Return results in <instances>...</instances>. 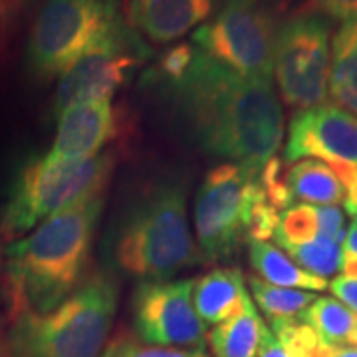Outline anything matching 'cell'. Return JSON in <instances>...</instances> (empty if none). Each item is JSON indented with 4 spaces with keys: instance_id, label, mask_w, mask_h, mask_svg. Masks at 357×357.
<instances>
[{
    "instance_id": "22",
    "label": "cell",
    "mask_w": 357,
    "mask_h": 357,
    "mask_svg": "<svg viewBox=\"0 0 357 357\" xmlns=\"http://www.w3.org/2000/svg\"><path fill=\"white\" fill-rule=\"evenodd\" d=\"M278 246L286 250V255L290 256L298 266L319 278H328L342 268V256H344L342 244L328 241V238L318 236L304 244L278 243Z\"/></svg>"
},
{
    "instance_id": "29",
    "label": "cell",
    "mask_w": 357,
    "mask_h": 357,
    "mask_svg": "<svg viewBox=\"0 0 357 357\" xmlns=\"http://www.w3.org/2000/svg\"><path fill=\"white\" fill-rule=\"evenodd\" d=\"M332 294L351 312L357 314V278H347V276H337L330 282L328 286Z\"/></svg>"
},
{
    "instance_id": "38",
    "label": "cell",
    "mask_w": 357,
    "mask_h": 357,
    "mask_svg": "<svg viewBox=\"0 0 357 357\" xmlns=\"http://www.w3.org/2000/svg\"><path fill=\"white\" fill-rule=\"evenodd\" d=\"M102 357H105V356H103V354H102Z\"/></svg>"
},
{
    "instance_id": "16",
    "label": "cell",
    "mask_w": 357,
    "mask_h": 357,
    "mask_svg": "<svg viewBox=\"0 0 357 357\" xmlns=\"http://www.w3.org/2000/svg\"><path fill=\"white\" fill-rule=\"evenodd\" d=\"M292 199L316 206H337L345 201L344 185L328 163L319 159L296 161L284 171Z\"/></svg>"
},
{
    "instance_id": "31",
    "label": "cell",
    "mask_w": 357,
    "mask_h": 357,
    "mask_svg": "<svg viewBox=\"0 0 357 357\" xmlns=\"http://www.w3.org/2000/svg\"><path fill=\"white\" fill-rule=\"evenodd\" d=\"M342 255L345 258H357V217L351 218V225L345 232V238L342 243Z\"/></svg>"
},
{
    "instance_id": "5",
    "label": "cell",
    "mask_w": 357,
    "mask_h": 357,
    "mask_svg": "<svg viewBox=\"0 0 357 357\" xmlns=\"http://www.w3.org/2000/svg\"><path fill=\"white\" fill-rule=\"evenodd\" d=\"M114 169L112 151L79 163H50L44 155L26 159L8 185L0 213V238L16 241L56 213L100 197Z\"/></svg>"
},
{
    "instance_id": "1",
    "label": "cell",
    "mask_w": 357,
    "mask_h": 357,
    "mask_svg": "<svg viewBox=\"0 0 357 357\" xmlns=\"http://www.w3.org/2000/svg\"><path fill=\"white\" fill-rule=\"evenodd\" d=\"M183 114L199 145L229 163L260 173L284 137V112L272 79L244 77L197 50L175 82L145 76Z\"/></svg>"
},
{
    "instance_id": "11",
    "label": "cell",
    "mask_w": 357,
    "mask_h": 357,
    "mask_svg": "<svg viewBox=\"0 0 357 357\" xmlns=\"http://www.w3.org/2000/svg\"><path fill=\"white\" fill-rule=\"evenodd\" d=\"M191 280H143L133 294V328L143 344L201 351L206 326L195 312Z\"/></svg>"
},
{
    "instance_id": "23",
    "label": "cell",
    "mask_w": 357,
    "mask_h": 357,
    "mask_svg": "<svg viewBox=\"0 0 357 357\" xmlns=\"http://www.w3.org/2000/svg\"><path fill=\"white\" fill-rule=\"evenodd\" d=\"M274 238L278 243L304 244L318 238V217L314 204H290L280 213Z\"/></svg>"
},
{
    "instance_id": "15",
    "label": "cell",
    "mask_w": 357,
    "mask_h": 357,
    "mask_svg": "<svg viewBox=\"0 0 357 357\" xmlns=\"http://www.w3.org/2000/svg\"><path fill=\"white\" fill-rule=\"evenodd\" d=\"M250 300L244 274L238 268H217L195 278L192 304L204 326H218L232 318Z\"/></svg>"
},
{
    "instance_id": "36",
    "label": "cell",
    "mask_w": 357,
    "mask_h": 357,
    "mask_svg": "<svg viewBox=\"0 0 357 357\" xmlns=\"http://www.w3.org/2000/svg\"><path fill=\"white\" fill-rule=\"evenodd\" d=\"M195 357H208V356H204L203 351H195Z\"/></svg>"
},
{
    "instance_id": "10",
    "label": "cell",
    "mask_w": 357,
    "mask_h": 357,
    "mask_svg": "<svg viewBox=\"0 0 357 357\" xmlns=\"http://www.w3.org/2000/svg\"><path fill=\"white\" fill-rule=\"evenodd\" d=\"M149 58V44L131 28L128 20H123L60 76L52 114L58 117L74 103L98 100L112 102L115 89L131 79L133 72Z\"/></svg>"
},
{
    "instance_id": "8",
    "label": "cell",
    "mask_w": 357,
    "mask_h": 357,
    "mask_svg": "<svg viewBox=\"0 0 357 357\" xmlns=\"http://www.w3.org/2000/svg\"><path fill=\"white\" fill-rule=\"evenodd\" d=\"M260 173L222 163L206 173L195 201V232L204 260L218 262L248 241L255 204L262 197Z\"/></svg>"
},
{
    "instance_id": "34",
    "label": "cell",
    "mask_w": 357,
    "mask_h": 357,
    "mask_svg": "<svg viewBox=\"0 0 357 357\" xmlns=\"http://www.w3.org/2000/svg\"><path fill=\"white\" fill-rule=\"evenodd\" d=\"M16 2H22V0H0L2 6H8V4H16Z\"/></svg>"
},
{
    "instance_id": "14",
    "label": "cell",
    "mask_w": 357,
    "mask_h": 357,
    "mask_svg": "<svg viewBox=\"0 0 357 357\" xmlns=\"http://www.w3.org/2000/svg\"><path fill=\"white\" fill-rule=\"evenodd\" d=\"M213 13V0H129L128 22L141 38L167 44L183 38Z\"/></svg>"
},
{
    "instance_id": "35",
    "label": "cell",
    "mask_w": 357,
    "mask_h": 357,
    "mask_svg": "<svg viewBox=\"0 0 357 357\" xmlns=\"http://www.w3.org/2000/svg\"><path fill=\"white\" fill-rule=\"evenodd\" d=\"M349 345H356L357 347V328H356V333H354V337H351V344Z\"/></svg>"
},
{
    "instance_id": "27",
    "label": "cell",
    "mask_w": 357,
    "mask_h": 357,
    "mask_svg": "<svg viewBox=\"0 0 357 357\" xmlns=\"http://www.w3.org/2000/svg\"><path fill=\"white\" fill-rule=\"evenodd\" d=\"M312 10L337 20H357V0H310Z\"/></svg>"
},
{
    "instance_id": "12",
    "label": "cell",
    "mask_w": 357,
    "mask_h": 357,
    "mask_svg": "<svg viewBox=\"0 0 357 357\" xmlns=\"http://www.w3.org/2000/svg\"><path fill=\"white\" fill-rule=\"evenodd\" d=\"M319 159L357 167V117L337 103L296 112L290 121L284 161Z\"/></svg>"
},
{
    "instance_id": "28",
    "label": "cell",
    "mask_w": 357,
    "mask_h": 357,
    "mask_svg": "<svg viewBox=\"0 0 357 357\" xmlns=\"http://www.w3.org/2000/svg\"><path fill=\"white\" fill-rule=\"evenodd\" d=\"M258 357H307L300 351H296L288 345L280 344L276 340V335L272 333V330L264 326V332H262V342L258 347Z\"/></svg>"
},
{
    "instance_id": "30",
    "label": "cell",
    "mask_w": 357,
    "mask_h": 357,
    "mask_svg": "<svg viewBox=\"0 0 357 357\" xmlns=\"http://www.w3.org/2000/svg\"><path fill=\"white\" fill-rule=\"evenodd\" d=\"M316 357H357V347L356 345L321 344Z\"/></svg>"
},
{
    "instance_id": "32",
    "label": "cell",
    "mask_w": 357,
    "mask_h": 357,
    "mask_svg": "<svg viewBox=\"0 0 357 357\" xmlns=\"http://www.w3.org/2000/svg\"><path fill=\"white\" fill-rule=\"evenodd\" d=\"M0 357H14L13 345H10V330L6 328L2 318H0Z\"/></svg>"
},
{
    "instance_id": "4",
    "label": "cell",
    "mask_w": 357,
    "mask_h": 357,
    "mask_svg": "<svg viewBox=\"0 0 357 357\" xmlns=\"http://www.w3.org/2000/svg\"><path fill=\"white\" fill-rule=\"evenodd\" d=\"M117 310V282L96 272L46 314L10 319L14 357H102Z\"/></svg>"
},
{
    "instance_id": "20",
    "label": "cell",
    "mask_w": 357,
    "mask_h": 357,
    "mask_svg": "<svg viewBox=\"0 0 357 357\" xmlns=\"http://www.w3.org/2000/svg\"><path fill=\"white\" fill-rule=\"evenodd\" d=\"M300 319L307 324L324 344L347 345L357 328V314L335 298H316Z\"/></svg>"
},
{
    "instance_id": "3",
    "label": "cell",
    "mask_w": 357,
    "mask_h": 357,
    "mask_svg": "<svg viewBox=\"0 0 357 357\" xmlns=\"http://www.w3.org/2000/svg\"><path fill=\"white\" fill-rule=\"evenodd\" d=\"M114 260L141 280H169L181 270L204 262L189 229L187 199L178 185H157L135 201L115 234Z\"/></svg>"
},
{
    "instance_id": "13",
    "label": "cell",
    "mask_w": 357,
    "mask_h": 357,
    "mask_svg": "<svg viewBox=\"0 0 357 357\" xmlns=\"http://www.w3.org/2000/svg\"><path fill=\"white\" fill-rule=\"evenodd\" d=\"M121 112L107 100L82 102L58 115L52 147L44 155L50 163H79L102 153V147L119 135Z\"/></svg>"
},
{
    "instance_id": "24",
    "label": "cell",
    "mask_w": 357,
    "mask_h": 357,
    "mask_svg": "<svg viewBox=\"0 0 357 357\" xmlns=\"http://www.w3.org/2000/svg\"><path fill=\"white\" fill-rule=\"evenodd\" d=\"M105 357H195V351L178 347H161L131 340L128 335H119L103 351Z\"/></svg>"
},
{
    "instance_id": "21",
    "label": "cell",
    "mask_w": 357,
    "mask_h": 357,
    "mask_svg": "<svg viewBox=\"0 0 357 357\" xmlns=\"http://www.w3.org/2000/svg\"><path fill=\"white\" fill-rule=\"evenodd\" d=\"M250 292L255 296L256 306L270 321H292L300 319L310 304H314L316 294L296 288H280L268 284L258 276H250Z\"/></svg>"
},
{
    "instance_id": "6",
    "label": "cell",
    "mask_w": 357,
    "mask_h": 357,
    "mask_svg": "<svg viewBox=\"0 0 357 357\" xmlns=\"http://www.w3.org/2000/svg\"><path fill=\"white\" fill-rule=\"evenodd\" d=\"M123 20L119 0H46L28 38V72L60 77Z\"/></svg>"
},
{
    "instance_id": "37",
    "label": "cell",
    "mask_w": 357,
    "mask_h": 357,
    "mask_svg": "<svg viewBox=\"0 0 357 357\" xmlns=\"http://www.w3.org/2000/svg\"><path fill=\"white\" fill-rule=\"evenodd\" d=\"M0 272H2V248H0Z\"/></svg>"
},
{
    "instance_id": "7",
    "label": "cell",
    "mask_w": 357,
    "mask_h": 357,
    "mask_svg": "<svg viewBox=\"0 0 357 357\" xmlns=\"http://www.w3.org/2000/svg\"><path fill=\"white\" fill-rule=\"evenodd\" d=\"M278 24L264 0H220L192 46L244 77L272 79Z\"/></svg>"
},
{
    "instance_id": "26",
    "label": "cell",
    "mask_w": 357,
    "mask_h": 357,
    "mask_svg": "<svg viewBox=\"0 0 357 357\" xmlns=\"http://www.w3.org/2000/svg\"><path fill=\"white\" fill-rule=\"evenodd\" d=\"M316 217H318V236L337 244L344 243L345 213L340 206H316Z\"/></svg>"
},
{
    "instance_id": "33",
    "label": "cell",
    "mask_w": 357,
    "mask_h": 357,
    "mask_svg": "<svg viewBox=\"0 0 357 357\" xmlns=\"http://www.w3.org/2000/svg\"><path fill=\"white\" fill-rule=\"evenodd\" d=\"M345 213H349L351 217H357V197L351 203H345Z\"/></svg>"
},
{
    "instance_id": "9",
    "label": "cell",
    "mask_w": 357,
    "mask_h": 357,
    "mask_svg": "<svg viewBox=\"0 0 357 357\" xmlns=\"http://www.w3.org/2000/svg\"><path fill=\"white\" fill-rule=\"evenodd\" d=\"M330 30L328 16L316 10H300L278 26L272 76L294 112L326 103L332 68Z\"/></svg>"
},
{
    "instance_id": "17",
    "label": "cell",
    "mask_w": 357,
    "mask_h": 357,
    "mask_svg": "<svg viewBox=\"0 0 357 357\" xmlns=\"http://www.w3.org/2000/svg\"><path fill=\"white\" fill-rule=\"evenodd\" d=\"M248 260L255 268L258 278L280 288H304L307 292H321L330 284L306 272L294 262L290 256L268 241H250L248 243Z\"/></svg>"
},
{
    "instance_id": "2",
    "label": "cell",
    "mask_w": 357,
    "mask_h": 357,
    "mask_svg": "<svg viewBox=\"0 0 357 357\" xmlns=\"http://www.w3.org/2000/svg\"><path fill=\"white\" fill-rule=\"evenodd\" d=\"M102 211L103 195L82 201L6 248L8 318L52 312L76 292L86 280Z\"/></svg>"
},
{
    "instance_id": "19",
    "label": "cell",
    "mask_w": 357,
    "mask_h": 357,
    "mask_svg": "<svg viewBox=\"0 0 357 357\" xmlns=\"http://www.w3.org/2000/svg\"><path fill=\"white\" fill-rule=\"evenodd\" d=\"M330 93L340 107L357 117V20L345 22L333 38Z\"/></svg>"
},
{
    "instance_id": "18",
    "label": "cell",
    "mask_w": 357,
    "mask_h": 357,
    "mask_svg": "<svg viewBox=\"0 0 357 357\" xmlns=\"http://www.w3.org/2000/svg\"><path fill=\"white\" fill-rule=\"evenodd\" d=\"M264 326L252 300H248L238 314L206 333V342L215 357H258Z\"/></svg>"
},
{
    "instance_id": "25",
    "label": "cell",
    "mask_w": 357,
    "mask_h": 357,
    "mask_svg": "<svg viewBox=\"0 0 357 357\" xmlns=\"http://www.w3.org/2000/svg\"><path fill=\"white\" fill-rule=\"evenodd\" d=\"M195 54H197V48L192 46V42L191 44H187V42L177 44L161 56L159 64L155 66V70H151L147 76L163 79V82H175L189 70V66L195 60Z\"/></svg>"
}]
</instances>
